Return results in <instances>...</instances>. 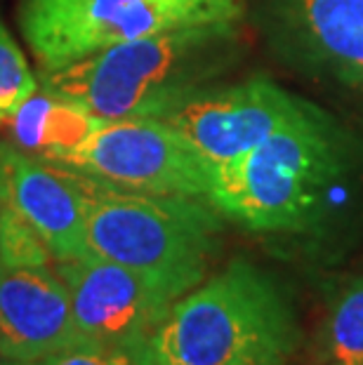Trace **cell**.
Returning <instances> with one entry per match:
<instances>
[{"instance_id": "cell-14", "label": "cell", "mask_w": 363, "mask_h": 365, "mask_svg": "<svg viewBox=\"0 0 363 365\" xmlns=\"http://www.w3.org/2000/svg\"><path fill=\"white\" fill-rule=\"evenodd\" d=\"M38 92L26 54L0 21V128L14 118V113Z\"/></svg>"}, {"instance_id": "cell-1", "label": "cell", "mask_w": 363, "mask_h": 365, "mask_svg": "<svg viewBox=\"0 0 363 365\" xmlns=\"http://www.w3.org/2000/svg\"><path fill=\"white\" fill-rule=\"evenodd\" d=\"M241 52L236 24L168 31L95 52L43 73V92L102 120L165 118L215 88Z\"/></svg>"}, {"instance_id": "cell-8", "label": "cell", "mask_w": 363, "mask_h": 365, "mask_svg": "<svg viewBox=\"0 0 363 365\" xmlns=\"http://www.w3.org/2000/svg\"><path fill=\"white\" fill-rule=\"evenodd\" d=\"M307 102L267 78L210 88L168 113L165 120L210 168L224 165L272 137Z\"/></svg>"}, {"instance_id": "cell-12", "label": "cell", "mask_w": 363, "mask_h": 365, "mask_svg": "<svg viewBox=\"0 0 363 365\" xmlns=\"http://www.w3.org/2000/svg\"><path fill=\"white\" fill-rule=\"evenodd\" d=\"M102 118L83 111L66 99L36 92L10 120V135L17 149L38 153V158H57L95 130Z\"/></svg>"}, {"instance_id": "cell-13", "label": "cell", "mask_w": 363, "mask_h": 365, "mask_svg": "<svg viewBox=\"0 0 363 365\" xmlns=\"http://www.w3.org/2000/svg\"><path fill=\"white\" fill-rule=\"evenodd\" d=\"M326 344L333 365H363V274L344 285L330 309Z\"/></svg>"}, {"instance_id": "cell-4", "label": "cell", "mask_w": 363, "mask_h": 365, "mask_svg": "<svg viewBox=\"0 0 363 365\" xmlns=\"http://www.w3.org/2000/svg\"><path fill=\"white\" fill-rule=\"evenodd\" d=\"M88 255L140 271L187 294L218 252L222 215L205 198L121 191L90 180Z\"/></svg>"}, {"instance_id": "cell-5", "label": "cell", "mask_w": 363, "mask_h": 365, "mask_svg": "<svg viewBox=\"0 0 363 365\" xmlns=\"http://www.w3.org/2000/svg\"><path fill=\"white\" fill-rule=\"evenodd\" d=\"M245 0H21L19 29L43 73L168 31L236 24Z\"/></svg>"}, {"instance_id": "cell-2", "label": "cell", "mask_w": 363, "mask_h": 365, "mask_svg": "<svg viewBox=\"0 0 363 365\" xmlns=\"http://www.w3.org/2000/svg\"><path fill=\"white\" fill-rule=\"evenodd\" d=\"M297 344L290 302L248 259L182 294L151 337L158 365H288Z\"/></svg>"}, {"instance_id": "cell-10", "label": "cell", "mask_w": 363, "mask_h": 365, "mask_svg": "<svg viewBox=\"0 0 363 365\" xmlns=\"http://www.w3.org/2000/svg\"><path fill=\"white\" fill-rule=\"evenodd\" d=\"M81 341L71 297L57 271L0 262V359L29 363Z\"/></svg>"}, {"instance_id": "cell-11", "label": "cell", "mask_w": 363, "mask_h": 365, "mask_svg": "<svg viewBox=\"0 0 363 365\" xmlns=\"http://www.w3.org/2000/svg\"><path fill=\"white\" fill-rule=\"evenodd\" d=\"M288 36L323 71L363 92V0H279Z\"/></svg>"}, {"instance_id": "cell-18", "label": "cell", "mask_w": 363, "mask_h": 365, "mask_svg": "<svg viewBox=\"0 0 363 365\" xmlns=\"http://www.w3.org/2000/svg\"><path fill=\"white\" fill-rule=\"evenodd\" d=\"M0 365H10V363H7L5 359H0Z\"/></svg>"}, {"instance_id": "cell-17", "label": "cell", "mask_w": 363, "mask_h": 365, "mask_svg": "<svg viewBox=\"0 0 363 365\" xmlns=\"http://www.w3.org/2000/svg\"><path fill=\"white\" fill-rule=\"evenodd\" d=\"M7 203V189H5V165H3V144H0V212Z\"/></svg>"}, {"instance_id": "cell-15", "label": "cell", "mask_w": 363, "mask_h": 365, "mask_svg": "<svg viewBox=\"0 0 363 365\" xmlns=\"http://www.w3.org/2000/svg\"><path fill=\"white\" fill-rule=\"evenodd\" d=\"M10 365H158L151 341L135 344H104V341H81L50 356L29 363Z\"/></svg>"}, {"instance_id": "cell-9", "label": "cell", "mask_w": 363, "mask_h": 365, "mask_svg": "<svg viewBox=\"0 0 363 365\" xmlns=\"http://www.w3.org/2000/svg\"><path fill=\"white\" fill-rule=\"evenodd\" d=\"M3 165L7 203L43 238L52 259L71 262L85 257L90 177L5 144Z\"/></svg>"}, {"instance_id": "cell-7", "label": "cell", "mask_w": 363, "mask_h": 365, "mask_svg": "<svg viewBox=\"0 0 363 365\" xmlns=\"http://www.w3.org/2000/svg\"><path fill=\"white\" fill-rule=\"evenodd\" d=\"M57 274L71 297L73 321L83 341H151L180 299L168 285L97 255L57 262Z\"/></svg>"}, {"instance_id": "cell-16", "label": "cell", "mask_w": 363, "mask_h": 365, "mask_svg": "<svg viewBox=\"0 0 363 365\" xmlns=\"http://www.w3.org/2000/svg\"><path fill=\"white\" fill-rule=\"evenodd\" d=\"M0 262L7 267H50L55 262L43 238L10 203L0 212Z\"/></svg>"}, {"instance_id": "cell-6", "label": "cell", "mask_w": 363, "mask_h": 365, "mask_svg": "<svg viewBox=\"0 0 363 365\" xmlns=\"http://www.w3.org/2000/svg\"><path fill=\"white\" fill-rule=\"evenodd\" d=\"M52 160L121 191L205 198L210 182L203 158L160 118L102 120Z\"/></svg>"}, {"instance_id": "cell-3", "label": "cell", "mask_w": 363, "mask_h": 365, "mask_svg": "<svg viewBox=\"0 0 363 365\" xmlns=\"http://www.w3.org/2000/svg\"><path fill=\"white\" fill-rule=\"evenodd\" d=\"M344 170L339 130L305 104L241 158L210 168L205 200L250 231H305L323 217Z\"/></svg>"}]
</instances>
